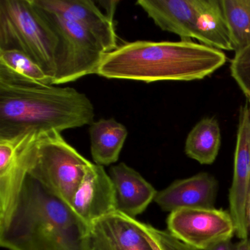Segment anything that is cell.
I'll use <instances>...</instances> for the list:
<instances>
[{
  "instance_id": "obj_18",
  "label": "cell",
  "mask_w": 250,
  "mask_h": 250,
  "mask_svg": "<svg viewBox=\"0 0 250 250\" xmlns=\"http://www.w3.org/2000/svg\"><path fill=\"white\" fill-rule=\"evenodd\" d=\"M221 129L213 118L199 121L188 133L185 143V153L201 165H211L221 146Z\"/></svg>"
},
{
  "instance_id": "obj_24",
  "label": "cell",
  "mask_w": 250,
  "mask_h": 250,
  "mask_svg": "<svg viewBox=\"0 0 250 250\" xmlns=\"http://www.w3.org/2000/svg\"><path fill=\"white\" fill-rule=\"evenodd\" d=\"M246 211H247V223H248L249 230L250 232V187L247 194V206H246Z\"/></svg>"
},
{
  "instance_id": "obj_16",
  "label": "cell",
  "mask_w": 250,
  "mask_h": 250,
  "mask_svg": "<svg viewBox=\"0 0 250 250\" xmlns=\"http://www.w3.org/2000/svg\"><path fill=\"white\" fill-rule=\"evenodd\" d=\"M89 134L95 164L104 167L118 162L128 136V130L124 124L114 118H102L90 125Z\"/></svg>"
},
{
  "instance_id": "obj_7",
  "label": "cell",
  "mask_w": 250,
  "mask_h": 250,
  "mask_svg": "<svg viewBox=\"0 0 250 250\" xmlns=\"http://www.w3.org/2000/svg\"><path fill=\"white\" fill-rule=\"evenodd\" d=\"M167 225L172 236L195 250H207L235 234L229 212L215 208L175 210L169 213Z\"/></svg>"
},
{
  "instance_id": "obj_3",
  "label": "cell",
  "mask_w": 250,
  "mask_h": 250,
  "mask_svg": "<svg viewBox=\"0 0 250 250\" xmlns=\"http://www.w3.org/2000/svg\"><path fill=\"white\" fill-rule=\"evenodd\" d=\"M227 59L223 51L192 41H136L106 54L96 74L146 83L194 81L217 71Z\"/></svg>"
},
{
  "instance_id": "obj_19",
  "label": "cell",
  "mask_w": 250,
  "mask_h": 250,
  "mask_svg": "<svg viewBox=\"0 0 250 250\" xmlns=\"http://www.w3.org/2000/svg\"><path fill=\"white\" fill-rule=\"evenodd\" d=\"M235 52L250 44V0H222Z\"/></svg>"
},
{
  "instance_id": "obj_4",
  "label": "cell",
  "mask_w": 250,
  "mask_h": 250,
  "mask_svg": "<svg viewBox=\"0 0 250 250\" xmlns=\"http://www.w3.org/2000/svg\"><path fill=\"white\" fill-rule=\"evenodd\" d=\"M58 40L33 0H0V50L22 52L52 80Z\"/></svg>"
},
{
  "instance_id": "obj_10",
  "label": "cell",
  "mask_w": 250,
  "mask_h": 250,
  "mask_svg": "<svg viewBox=\"0 0 250 250\" xmlns=\"http://www.w3.org/2000/svg\"><path fill=\"white\" fill-rule=\"evenodd\" d=\"M38 6L64 20L77 23L90 32L107 53L116 49L118 36L113 15L104 14L90 0H33Z\"/></svg>"
},
{
  "instance_id": "obj_15",
  "label": "cell",
  "mask_w": 250,
  "mask_h": 250,
  "mask_svg": "<svg viewBox=\"0 0 250 250\" xmlns=\"http://www.w3.org/2000/svg\"><path fill=\"white\" fill-rule=\"evenodd\" d=\"M113 184L116 210L131 218L143 213L158 191L135 169L121 162L109 168Z\"/></svg>"
},
{
  "instance_id": "obj_5",
  "label": "cell",
  "mask_w": 250,
  "mask_h": 250,
  "mask_svg": "<svg viewBox=\"0 0 250 250\" xmlns=\"http://www.w3.org/2000/svg\"><path fill=\"white\" fill-rule=\"evenodd\" d=\"M92 165L61 132L48 131L41 134L30 153L27 175L70 206Z\"/></svg>"
},
{
  "instance_id": "obj_14",
  "label": "cell",
  "mask_w": 250,
  "mask_h": 250,
  "mask_svg": "<svg viewBox=\"0 0 250 250\" xmlns=\"http://www.w3.org/2000/svg\"><path fill=\"white\" fill-rule=\"evenodd\" d=\"M137 5L163 31L182 41L198 39L199 0H138Z\"/></svg>"
},
{
  "instance_id": "obj_22",
  "label": "cell",
  "mask_w": 250,
  "mask_h": 250,
  "mask_svg": "<svg viewBox=\"0 0 250 250\" xmlns=\"http://www.w3.org/2000/svg\"><path fill=\"white\" fill-rule=\"evenodd\" d=\"M230 241L231 240H228V241H221L212 246L207 250H233Z\"/></svg>"
},
{
  "instance_id": "obj_1",
  "label": "cell",
  "mask_w": 250,
  "mask_h": 250,
  "mask_svg": "<svg viewBox=\"0 0 250 250\" xmlns=\"http://www.w3.org/2000/svg\"><path fill=\"white\" fill-rule=\"evenodd\" d=\"M94 118V106L84 93L31 81L0 67V138L30 131L61 133L90 125Z\"/></svg>"
},
{
  "instance_id": "obj_20",
  "label": "cell",
  "mask_w": 250,
  "mask_h": 250,
  "mask_svg": "<svg viewBox=\"0 0 250 250\" xmlns=\"http://www.w3.org/2000/svg\"><path fill=\"white\" fill-rule=\"evenodd\" d=\"M0 67L13 74L42 84H52V80L45 71L22 52L0 50Z\"/></svg>"
},
{
  "instance_id": "obj_23",
  "label": "cell",
  "mask_w": 250,
  "mask_h": 250,
  "mask_svg": "<svg viewBox=\"0 0 250 250\" xmlns=\"http://www.w3.org/2000/svg\"><path fill=\"white\" fill-rule=\"evenodd\" d=\"M235 250H250V240L249 238L241 240Z\"/></svg>"
},
{
  "instance_id": "obj_21",
  "label": "cell",
  "mask_w": 250,
  "mask_h": 250,
  "mask_svg": "<svg viewBox=\"0 0 250 250\" xmlns=\"http://www.w3.org/2000/svg\"><path fill=\"white\" fill-rule=\"evenodd\" d=\"M232 78L250 100V44L235 52L230 64Z\"/></svg>"
},
{
  "instance_id": "obj_2",
  "label": "cell",
  "mask_w": 250,
  "mask_h": 250,
  "mask_svg": "<svg viewBox=\"0 0 250 250\" xmlns=\"http://www.w3.org/2000/svg\"><path fill=\"white\" fill-rule=\"evenodd\" d=\"M88 229L69 205L27 175L0 218V245L8 250H87Z\"/></svg>"
},
{
  "instance_id": "obj_13",
  "label": "cell",
  "mask_w": 250,
  "mask_h": 250,
  "mask_svg": "<svg viewBox=\"0 0 250 250\" xmlns=\"http://www.w3.org/2000/svg\"><path fill=\"white\" fill-rule=\"evenodd\" d=\"M217 181L210 174L201 172L177 180L158 191L154 201L165 211L182 208H213L217 194Z\"/></svg>"
},
{
  "instance_id": "obj_9",
  "label": "cell",
  "mask_w": 250,
  "mask_h": 250,
  "mask_svg": "<svg viewBox=\"0 0 250 250\" xmlns=\"http://www.w3.org/2000/svg\"><path fill=\"white\" fill-rule=\"evenodd\" d=\"M42 133L0 138V218L6 215L27 175L29 156Z\"/></svg>"
},
{
  "instance_id": "obj_8",
  "label": "cell",
  "mask_w": 250,
  "mask_h": 250,
  "mask_svg": "<svg viewBox=\"0 0 250 250\" xmlns=\"http://www.w3.org/2000/svg\"><path fill=\"white\" fill-rule=\"evenodd\" d=\"M250 187V100L241 106L234 154L233 176L229 188V213L240 239L249 238L247 194Z\"/></svg>"
},
{
  "instance_id": "obj_11",
  "label": "cell",
  "mask_w": 250,
  "mask_h": 250,
  "mask_svg": "<svg viewBox=\"0 0 250 250\" xmlns=\"http://www.w3.org/2000/svg\"><path fill=\"white\" fill-rule=\"evenodd\" d=\"M87 250H153L135 218L118 211L89 225Z\"/></svg>"
},
{
  "instance_id": "obj_12",
  "label": "cell",
  "mask_w": 250,
  "mask_h": 250,
  "mask_svg": "<svg viewBox=\"0 0 250 250\" xmlns=\"http://www.w3.org/2000/svg\"><path fill=\"white\" fill-rule=\"evenodd\" d=\"M70 206L87 225L117 211L113 184L103 166H90Z\"/></svg>"
},
{
  "instance_id": "obj_17",
  "label": "cell",
  "mask_w": 250,
  "mask_h": 250,
  "mask_svg": "<svg viewBox=\"0 0 250 250\" xmlns=\"http://www.w3.org/2000/svg\"><path fill=\"white\" fill-rule=\"evenodd\" d=\"M197 41L221 51H234L222 0H199Z\"/></svg>"
},
{
  "instance_id": "obj_6",
  "label": "cell",
  "mask_w": 250,
  "mask_h": 250,
  "mask_svg": "<svg viewBox=\"0 0 250 250\" xmlns=\"http://www.w3.org/2000/svg\"><path fill=\"white\" fill-rule=\"evenodd\" d=\"M58 40L54 85L72 83L97 73L106 51L84 27L38 6Z\"/></svg>"
}]
</instances>
